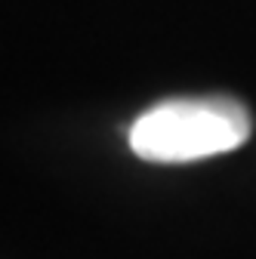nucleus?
<instances>
[{
    "label": "nucleus",
    "mask_w": 256,
    "mask_h": 259,
    "mask_svg": "<svg viewBox=\"0 0 256 259\" xmlns=\"http://www.w3.org/2000/svg\"><path fill=\"white\" fill-rule=\"evenodd\" d=\"M253 133V117L232 96L167 99L136 117L130 148L151 164H191L241 148Z\"/></svg>",
    "instance_id": "1"
}]
</instances>
